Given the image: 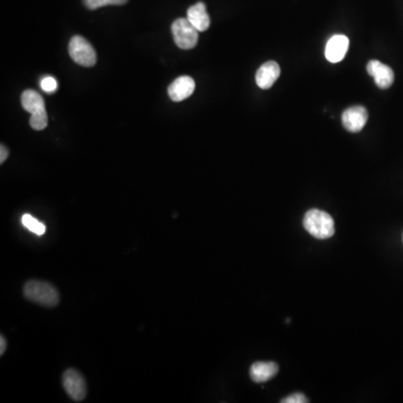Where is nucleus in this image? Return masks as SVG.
<instances>
[{
  "instance_id": "1",
  "label": "nucleus",
  "mask_w": 403,
  "mask_h": 403,
  "mask_svg": "<svg viewBox=\"0 0 403 403\" xmlns=\"http://www.w3.org/2000/svg\"><path fill=\"white\" fill-rule=\"evenodd\" d=\"M22 105L24 109L31 114L29 125L34 130H44L49 123L45 102L43 96L34 90L24 91L22 94Z\"/></svg>"
},
{
  "instance_id": "2",
  "label": "nucleus",
  "mask_w": 403,
  "mask_h": 403,
  "mask_svg": "<svg viewBox=\"0 0 403 403\" xmlns=\"http://www.w3.org/2000/svg\"><path fill=\"white\" fill-rule=\"evenodd\" d=\"M304 228L314 238H332L335 233V224L333 218L322 209H309L304 216Z\"/></svg>"
},
{
  "instance_id": "3",
  "label": "nucleus",
  "mask_w": 403,
  "mask_h": 403,
  "mask_svg": "<svg viewBox=\"0 0 403 403\" xmlns=\"http://www.w3.org/2000/svg\"><path fill=\"white\" fill-rule=\"evenodd\" d=\"M24 296L29 302H36L45 307H55L60 302V295L55 287L40 280H29L24 286Z\"/></svg>"
},
{
  "instance_id": "4",
  "label": "nucleus",
  "mask_w": 403,
  "mask_h": 403,
  "mask_svg": "<svg viewBox=\"0 0 403 403\" xmlns=\"http://www.w3.org/2000/svg\"><path fill=\"white\" fill-rule=\"evenodd\" d=\"M171 33L177 46L182 50H191L198 42V31L187 18H178L171 25Z\"/></svg>"
},
{
  "instance_id": "5",
  "label": "nucleus",
  "mask_w": 403,
  "mask_h": 403,
  "mask_svg": "<svg viewBox=\"0 0 403 403\" xmlns=\"http://www.w3.org/2000/svg\"><path fill=\"white\" fill-rule=\"evenodd\" d=\"M71 58L78 65L91 67L96 65V53L89 42L82 36H74L69 44Z\"/></svg>"
},
{
  "instance_id": "6",
  "label": "nucleus",
  "mask_w": 403,
  "mask_h": 403,
  "mask_svg": "<svg viewBox=\"0 0 403 403\" xmlns=\"http://www.w3.org/2000/svg\"><path fill=\"white\" fill-rule=\"evenodd\" d=\"M64 390L73 401L80 402L87 395V383L85 377H82L76 370L69 368L64 372L63 379Z\"/></svg>"
},
{
  "instance_id": "7",
  "label": "nucleus",
  "mask_w": 403,
  "mask_h": 403,
  "mask_svg": "<svg viewBox=\"0 0 403 403\" xmlns=\"http://www.w3.org/2000/svg\"><path fill=\"white\" fill-rule=\"evenodd\" d=\"M368 119V111L362 105L348 108L342 114L343 126L350 132H360L366 125Z\"/></svg>"
},
{
  "instance_id": "8",
  "label": "nucleus",
  "mask_w": 403,
  "mask_h": 403,
  "mask_svg": "<svg viewBox=\"0 0 403 403\" xmlns=\"http://www.w3.org/2000/svg\"><path fill=\"white\" fill-rule=\"evenodd\" d=\"M368 74L375 78V85L380 89H389L395 81V73L391 67H388L382 62L372 60L366 65Z\"/></svg>"
},
{
  "instance_id": "9",
  "label": "nucleus",
  "mask_w": 403,
  "mask_h": 403,
  "mask_svg": "<svg viewBox=\"0 0 403 403\" xmlns=\"http://www.w3.org/2000/svg\"><path fill=\"white\" fill-rule=\"evenodd\" d=\"M194 91V80L191 76H180L169 85V96L173 101L180 102L189 98Z\"/></svg>"
},
{
  "instance_id": "10",
  "label": "nucleus",
  "mask_w": 403,
  "mask_h": 403,
  "mask_svg": "<svg viewBox=\"0 0 403 403\" xmlns=\"http://www.w3.org/2000/svg\"><path fill=\"white\" fill-rule=\"evenodd\" d=\"M280 76V67L277 62L269 61L262 64L255 74V82L259 87L268 90L275 85Z\"/></svg>"
},
{
  "instance_id": "11",
  "label": "nucleus",
  "mask_w": 403,
  "mask_h": 403,
  "mask_svg": "<svg viewBox=\"0 0 403 403\" xmlns=\"http://www.w3.org/2000/svg\"><path fill=\"white\" fill-rule=\"evenodd\" d=\"M350 41L345 35H334L326 44L325 56L331 63H338L345 58Z\"/></svg>"
},
{
  "instance_id": "12",
  "label": "nucleus",
  "mask_w": 403,
  "mask_h": 403,
  "mask_svg": "<svg viewBox=\"0 0 403 403\" xmlns=\"http://www.w3.org/2000/svg\"><path fill=\"white\" fill-rule=\"evenodd\" d=\"M187 19L198 32H205L211 25V18L206 10L205 3L202 1L189 7L187 10Z\"/></svg>"
},
{
  "instance_id": "13",
  "label": "nucleus",
  "mask_w": 403,
  "mask_h": 403,
  "mask_svg": "<svg viewBox=\"0 0 403 403\" xmlns=\"http://www.w3.org/2000/svg\"><path fill=\"white\" fill-rule=\"evenodd\" d=\"M278 370L275 362H255L250 368V377L255 383L267 382L276 377Z\"/></svg>"
},
{
  "instance_id": "14",
  "label": "nucleus",
  "mask_w": 403,
  "mask_h": 403,
  "mask_svg": "<svg viewBox=\"0 0 403 403\" xmlns=\"http://www.w3.org/2000/svg\"><path fill=\"white\" fill-rule=\"evenodd\" d=\"M22 224L27 230H29L31 232L35 233L37 235H43L46 231V227L32 215L24 214L22 216Z\"/></svg>"
},
{
  "instance_id": "15",
  "label": "nucleus",
  "mask_w": 403,
  "mask_h": 403,
  "mask_svg": "<svg viewBox=\"0 0 403 403\" xmlns=\"http://www.w3.org/2000/svg\"><path fill=\"white\" fill-rule=\"evenodd\" d=\"M85 7L90 10L105 6H121L128 3V0H83Z\"/></svg>"
},
{
  "instance_id": "16",
  "label": "nucleus",
  "mask_w": 403,
  "mask_h": 403,
  "mask_svg": "<svg viewBox=\"0 0 403 403\" xmlns=\"http://www.w3.org/2000/svg\"><path fill=\"white\" fill-rule=\"evenodd\" d=\"M58 81L52 76H46L41 81L42 90L46 93H54L58 90Z\"/></svg>"
},
{
  "instance_id": "17",
  "label": "nucleus",
  "mask_w": 403,
  "mask_h": 403,
  "mask_svg": "<svg viewBox=\"0 0 403 403\" xmlns=\"http://www.w3.org/2000/svg\"><path fill=\"white\" fill-rule=\"evenodd\" d=\"M282 403H306L308 402L307 397H305L302 393H293L289 397H284L282 400Z\"/></svg>"
},
{
  "instance_id": "18",
  "label": "nucleus",
  "mask_w": 403,
  "mask_h": 403,
  "mask_svg": "<svg viewBox=\"0 0 403 403\" xmlns=\"http://www.w3.org/2000/svg\"><path fill=\"white\" fill-rule=\"evenodd\" d=\"M8 149L5 146L1 145V147H0V163H5V160L8 158Z\"/></svg>"
},
{
  "instance_id": "19",
  "label": "nucleus",
  "mask_w": 403,
  "mask_h": 403,
  "mask_svg": "<svg viewBox=\"0 0 403 403\" xmlns=\"http://www.w3.org/2000/svg\"><path fill=\"white\" fill-rule=\"evenodd\" d=\"M7 348V343L6 340H5V337L1 336L0 337V355H3L6 351Z\"/></svg>"
}]
</instances>
